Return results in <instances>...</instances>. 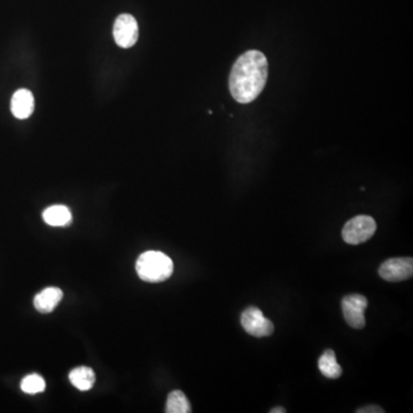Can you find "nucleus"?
<instances>
[{"mask_svg": "<svg viewBox=\"0 0 413 413\" xmlns=\"http://www.w3.org/2000/svg\"><path fill=\"white\" fill-rule=\"evenodd\" d=\"M43 220L49 227H67L73 220V215L66 205H55L44 210Z\"/></svg>", "mask_w": 413, "mask_h": 413, "instance_id": "obj_10", "label": "nucleus"}, {"mask_svg": "<svg viewBox=\"0 0 413 413\" xmlns=\"http://www.w3.org/2000/svg\"><path fill=\"white\" fill-rule=\"evenodd\" d=\"M64 293L58 287H47L37 294L34 299V306L40 313H49L61 302Z\"/></svg>", "mask_w": 413, "mask_h": 413, "instance_id": "obj_9", "label": "nucleus"}, {"mask_svg": "<svg viewBox=\"0 0 413 413\" xmlns=\"http://www.w3.org/2000/svg\"><path fill=\"white\" fill-rule=\"evenodd\" d=\"M367 299L361 294H352L343 297L341 306H342L343 317L346 319L349 326L355 330H361L365 328L364 312L366 310Z\"/></svg>", "mask_w": 413, "mask_h": 413, "instance_id": "obj_5", "label": "nucleus"}, {"mask_svg": "<svg viewBox=\"0 0 413 413\" xmlns=\"http://www.w3.org/2000/svg\"><path fill=\"white\" fill-rule=\"evenodd\" d=\"M34 95L29 90L21 89L13 95L11 101V110L16 119H25L30 117L34 113Z\"/></svg>", "mask_w": 413, "mask_h": 413, "instance_id": "obj_8", "label": "nucleus"}, {"mask_svg": "<svg viewBox=\"0 0 413 413\" xmlns=\"http://www.w3.org/2000/svg\"><path fill=\"white\" fill-rule=\"evenodd\" d=\"M46 388L45 380L40 374L32 373L25 376L21 381V390L25 394H40Z\"/></svg>", "mask_w": 413, "mask_h": 413, "instance_id": "obj_14", "label": "nucleus"}, {"mask_svg": "<svg viewBox=\"0 0 413 413\" xmlns=\"http://www.w3.org/2000/svg\"><path fill=\"white\" fill-rule=\"evenodd\" d=\"M136 271L141 280L147 282H161L172 277L174 263L162 251H145L138 257Z\"/></svg>", "mask_w": 413, "mask_h": 413, "instance_id": "obj_2", "label": "nucleus"}, {"mask_svg": "<svg viewBox=\"0 0 413 413\" xmlns=\"http://www.w3.org/2000/svg\"><path fill=\"white\" fill-rule=\"evenodd\" d=\"M269 75L265 55L251 49L239 56L229 73V92L239 104H251L263 91Z\"/></svg>", "mask_w": 413, "mask_h": 413, "instance_id": "obj_1", "label": "nucleus"}, {"mask_svg": "<svg viewBox=\"0 0 413 413\" xmlns=\"http://www.w3.org/2000/svg\"><path fill=\"white\" fill-rule=\"evenodd\" d=\"M192 411L191 404L181 390H174L168 395L165 412L168 413H190Z\"/></svg>", "mask_w": 413, "mask_h": 413, "instance_id": "obj_13", "label": "nucleus"}, {"mask_svg": "<svg viewBox=\"0 0 413 413\" xmlns=\"http://www.w3.org/2000/svg\"><path fill=\"white\" fill-rule=\"evenodd\" d=\"M69 380L75 388L80 392H88L95 383V371L88 366L76 367L69 373Z\"/></svg>", "mask_w": 413, "mask_h": 413, "instance_id": "obj_11", "label": "nucleus"}, {"mask_svg": "<svg viewBox=\"0 0 413 413\" xmlns=\"http://www.w3.org/2000/svg\"><path fill=\"white\" fill-rule=\"evenodd\" d=\"M286 410H285L284 407H275L273 410H270V413H285Z\"/></svg>", "mask_w": 413, "mask_h": 413, "instance_id": "obj_16", "label": "nucleus"}, {"mask_svg": "<svg viewBox=\"0 0 413 413\" xmlns=\"http://www.w3.org/2000/svg\"><path fill=\"white\" fill-rule=\"evenodd\" d=\"M357 413H383V407H376V405H369V407H361L359 410L356 411Z\"/></svg>", "mask_w": 413, "mask_h": 413, "instance_id": "obj_15", "label": "nucleus"}, {"mask_svg": "<svg viewBox=\"0 0 413 413\" xmlns=\"http://www.w3.org/2000/svg\"><path fill=\"white\" fill-rule=\"evenodd\" d=\"M318 369L321 374L328 379H337L342 374V369L337 363L335 352L330 349L325 350L319 357Z\"/></svg>", "mask_w": 413, "mask_h": 413, "instance_id": "obj_12", "label": "nucleus"}, {"mask_svg": "<svg viewBox=\"0 0 413 413\" xmlns=\"http://www.w3.org/2000/svg\"><path fill=\"white\" fill-rule=\"evenodd\" d=\"M113 35L119 47H132L137 43L139 37V28L136 18L130 14H121L114 25Z\"/></svg>", "mask_w": 413, "mask_h": 413, "instance_id": "obj_7", "label": "nucleus"}, {"mask_svg": "<svg viewBox=\"0 0 413 413\" xmlns=\"http://www.w3.org/2000/svg\"><path fill=\"white\" fill-rule=\"evenodd\" d=\"M240 321L244 330L253 337H269L275 330L273 321L264 317L263 312L257 306H248L247 309L242 312Z\"/></svg>", "mask_w": 413, "mask_h": 413, "instance_id": "obj_4", "label": "nucleus"}, {"mask_svg": "<svg viewBox=\"0 0 413 413\" xmlns=\"http://www.w3.org/2000/svg\"><path fill=\"white\" fill-rule=\"evenodd\" d=\"M376 231L373 217L367 215H358L349 220L342 229V239L349 245H359L370 240Z\"/></svg>", "mask_w": 413, "mask_h": 413, "instance_id": "obj_3", "label": "nucleus"}, {"mask_svg": "<svg viewBox=\"0 0 413 413\" xmlns=\"http://www.w3.org/2000/svg\"><path fill=\"white\" fill-rule=\"evenodd\" d=\"M412 275L413 260L411 257L389 258L379 268V275L385 282H403L411 278Z\"/></svg>", "mask_w": 413, "mask_h": 413, "instance_id": "obj_6", "label": "nucleus"}]
</instances>
